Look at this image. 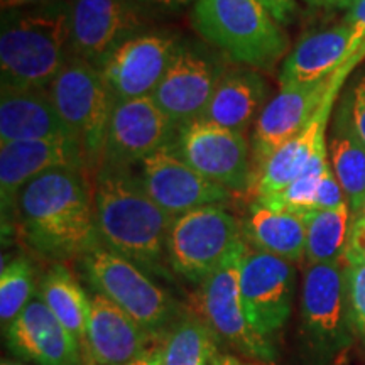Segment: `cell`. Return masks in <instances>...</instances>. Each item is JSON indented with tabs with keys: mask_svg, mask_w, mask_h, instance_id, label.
<instances>
[{
	"mask_svg": "<svg viewBox=\"0 0 365 365\" xmlns=\"http://www.w3.org/2000/svg\"><path fill=\"white\" fill-rule=\"evenodd\" d=\"M86 170L61 168L26 185L16 212L22 235L39 254L51 259L85 255L102 244L95 218L93 185Z\"/></svg>",
	"mask_w": 365,
	"mask_h": 365,
	"instance_id": "obj_1",
	"label": "cell"
},
{
	"mask_svg": "<svg viewBox=\"0 0 365 365\" xmlns=\"http://www.w3.org/2000/svg\"><path fill=\"white\" fill-rule=\"evenodd\" d=\"M95 218L102 245L145 272L168 276V237L175 218L145 193L125 168L102 164L93 182Z\"/></svg>",
	"mask_w": 365,
	"mask_h": 365,
	"instance_id": "obj_2",
	"label": "cell"
},
{
	"mask_svg": "<svg viewBox=\"0 0 365 365\" xmlns=\"http://www.w3.org/2000/svg\"><path fill=\"white\" fill-rule=\"evenodd\" d=\"M71 4L65 0L2 16V88L48 90L71 58Z\"/></svg>",
	"mask_w": 365,
	"mask_h": 365,
	"instance_id": "obj_3",
	"label": "cell"
},
{
	"mask_svg": "<svg viewBox=\"0 0 365 365\" xmlns=\"http://www.w3.org/2000/svg\"><path fill=\"white\" fill-rule=\"evenodd\" d=\"M193 27L232 61L271 70L287 51L281 24L261 0H196Z\"/></svg>",
	"mask_w": 365,
	"mask_h": 365,
	"instance_id": "obj_4",
	"label": "cell"
},
{
	"mask_svg": "<svg viewBox=\"0 0 365 365\" xmlns=\"http://www.w3.org/2000/svg\"><path fill=\"white\" fill-rule=\"evenodd\" d=\"M81 269L95 293L112 301L149 335L164 331L180 317L173 296L143 267L102 244L81 255Z\"/></svg>",
	"mask_w": 365,
	"mask_h": 365,
	"instance_id": "obj_5",
	"label": "cell"
},
{
	"mask_svg": "<svg viewBox=\"0 0 365 365\" xmlns=\"http://www.w3.org/2000/svg\"><path fill=\"white\" fill-rule=\"evenodd\" d=\"M51 102L83 154L86 168L103 164L113 100L97 66L71 56L48 88Z\"/></svg>",
	"mask_w": 365,
	"mask_h": 365,
	"instance_id": "obj_6",
	"label": "cell"
},
{
	"mask_svg": "<svg viewBox=\"0 0 365 365\" xmlns=\"http://www.w3.org/2000/svg\"><path fill=\"white\" fill-rule=\"evenodd\" d=\"M301 328L317 365H328L352 344L344 262L308 264L301 289Z\"/></svg>",
	"mask_w": 365,
	"mask_h": 365,
	"instance_id": "obj_7",
	"label": "cell"
},
{
	"mask_svg": "<svg viewBox=\"0 0 365 365\" xmlns=\"http://www.w3.org/2000/svg\"><path fill=\"white\" fill-rule=\"evenodd\" d=\"M242 240L239 220L220 205L191 210L173 220L168 262L186 281L202 284Z\"/></svg>",
	"mask_w": 365,
	"mask_h": 365,
	"instance_id": "obj_8",
	"label": "cell"
},
{
	"mask_svg": "<svg viewBox=\"0 0 365 365\" xmlns=\"http://www.w3.org/2000/svg\"><path fill=\"white\" fill-rule=\"evenodd\" d=\"M247 242L242 240L223 262L205 279L196 294L200 318L212 328L218 340L234 346L249 359L272 360L274 349L247 323L240 294V271Z\"/></svg>",
	"mask_w": 365,
	"mask_h": 365,
	"instance_id": "obj_9",
	"label": "cell"
},
{
	"mask_svg": "<svg viewBox=\"0 0 365 365\" xmlns=\"http://www.w3.org/2000/svg\"><path fill=\"white\" fill-rule=\"evenodd\" d=\"M171 144L193 170L230 193L252 188V149L245 134L196 118L178 129Z\"/></svg>",
	"mask_w": 365,
	"mask_h": 365,
	"instance_id": "obj_10",
	"label": "cell"
},
{
	"mask_svg": "<svg viewBox=\"0 0 365 365\" xmlns=\"http://www.w3.org/2000/svg\"><path fill=\"white\" fill-rule=\"evenodd\" d=\"M294 289L293 262L262 250H250L247 245L240 271V294L245 318L257 335L267 339L286 325Z\"/></svg>",
	"mask_w": 365,
	"mask_h": 365,
	"instance_id": "obj_11",
	"label": "cell"
},
{
	"mask_svg": "<svg viewBox=\"0 0 365 365\" xmlns=\"http://www.w3.org/2000/svg\"><path fill=\"white\" fill-rule=\"evenodd\" d=\"M225 65L195 44H178L170 66L150 97L178 129L203 115Z\"/></svg>",
	"mask_w": 365,
	"mask_h": 365,
	"instance_id": "obj_12",
	"label": "cell"
},
{
	"mask_svg": "<svg viewBox=\"0 0 365 365\" xmlns=\"http://www.w3.org/2000/svg\"><path fill=\"white\" fill-rule=\"evenodd\" d=\"M139 166L140 175L137 178L144 191L173 218L202 207H223L232 195L193 170L173 144L150 154Z\"/></svg>",
	"mask_w": 365,
	"mask_h": 365,
	"instance_id": "obj_13",
	"label": "cell"
},
{
	"mask_svg": "<svg viewBox=\"0 0 365 365\" xmlns=\"http://www.w3.org/2000/svg\"><path fill=\"white\" fill-rule=\"evenodd\" d=\"M178 127L153 97L115 102L108 124L103 164L129 170L175 140Z\"/></svg>",
	"mask_w": 365,
	"mask_h": 365,
	"instance_id": "obj_14",
	"label": "cell"
},
{
	"mask_svg": "<svg viewBox=\"0 0 365 365\" xmlns=\"http://www.w3.org/2000/svg\"><path fill=\"white\" fill-rule=\"evenodd\" d=\"M171 34L130 36L117 46L98 66L115 102L150 97L163 80L178 49Z\"/></svg>",
	"mask_w": 365,
	"mask_h": 365,
	"instance_id": "obj_15",
	"label": "cell"
},
{
	"mask_svg": "<svg viewBox=\"0 0 365 365\" xmlns=\"http://www.w3.org/2000/svg\"><path fill=\"white\" fill-rule=\"evenodd\" d=\"M335 76L312 85L281 86L279 93L266 103L261 115L255 120L250 140L254 181L274 150L279 149L291 137L299 134L313 120L330 95Z\"/></svg>",
	"mask_w": 365,
	"mask_h": 365,
	"instance_id": "obj_16",
	"label": "cell"
},
{
	"mask_svg": "<svg viewBox=\"0 0 365 365\" xmlns=\"http://www.w3.org/2000/svg\"><path fill=\"white\" fill-rule=\"evenodd\" d=\"M139 26L132 0H73L71 56L98 68Z\"/></svg>",
	"mask_w": 365,
	"mask_h": 365,
	"instance_id": "obj_17",
	"label": "cell"
},
{
	"mask_svg": "<svg viewBox=\"0 0 365 365\" xmlns=\"http://www.w3.org/2000/svg\"><path fill=\"white\" fill-rule=\"evenodd\" d=\"M61 168L88 170L75 140H26L0 144L2 215L16 212L17 198L29 181Z\"/></svg>",
	"mask_w": 365,
	"mask_h": 365,
	"instance_id": "obj_18",
	"label": "cell"
},
{
	"mask_svg": "<svg viewBox=\"0 0 365 365\" xmlns=\"http://www.w3.org/2000/svg\"><path fill=\"white\" fill-rule=\"evenodd\" d=\"M14 355L34 365H81L83 350L41 298H34L7 327Z\"/></svg>",
	"mask_w": 365,
	"mask_h": 365,
	"instance_id": "obj_19",
	"label": "cell"
},
{
	"mask_svg": "<svg viewBox=\"0 0 365 365\" xmlns=\"http://www.w3.org/2000/svg\"><path fill=\"white\" fill-rule=\"evenodd\" d=\"M341 85H344V81L335 76V83H333L330 95L323 102L322 108L313 117V120L299 134L291 137L279 149L274 150L271 158L264 163L262 170L259 171L252 190H250L255 200H264L281 193L296 178L303 175L314 153L327 140V125Z\"/></svg>",
	"mask_w": 365,
	"mask_h": 365,
	"instance_id": "obj_20",
	"label": "cell"
},
{
	"mask_svg": "<svg viewBox=\"0 0 365 365\" xmlns=\"http://www.w3.org/2000/svg\"><path fill=\"white\" fill-rule=\"evenodd\" d=\"M129 314L115 307L105 296H91L88 328H86L85 355L93 365H125L143 355L149 341Z\"/></svg>",
	"mask_w": 365,
	"mask_h": 365,
	"instance_id": "obj_21",
	"label": "cell"
},
{
	"mask_svg": "<svg viewBox=\"0 0 365 365\" xmlns=\"http://www.w3.org/2000/svg\"><path fill=\"white\" fill-rule=\"evenodd\" d=\"M26 140H75L48 90L0 91V144Z\"/></svg>",
	"mask_w": 365,
	"mask_h": 365,
	"instance_id": "obj_22",
	"label": "cell"
},
{
	"mask_svg": "<svg viewBox=\"0 0 365 365\" xmlns=\"http://www.w3.org/2000/svg\"><path fill=\"white\" fill-rule=\"evenodd\" d=\"M352 29L340 24L307 36L282 63L281 86L312 85L335 76L349 61Z\"/></svg>",
	"mask_w": 365,
	"mask_h": 365,
	"instance_id": "obj_23",
	"label": "cell"
},
{
	"mask_svg": "<svg viewBox=\"0 0 365 365\" xmlns=\"http://www.w3.org/2000/svg\"><path fill=\"white\" fill-rule=\"evenodd\" d=\"M266 81L252 68L227 70L200 118L245 134L266 107Z\"/></svg>",
	"mask_w": 365,
	"mask_h": 365,
	"instance_id": "obj_24",
	"label": "cell"
},
{
	"mask_svg": "<svg viewBox=\"0 0 365 365\" xmlns=\"http://www.w3.org/2000/svg\"><path fill=\"white\" fill-rule=\"evenodd\" d=\"M242 235L255 250L272 254L287 262H299L307 257L303 213L274 208L255 200L242 223Z\"/></svg>",
	"mask_w": 365,
	"mask_h": 365,
	"instance_id": "obj_25",
	"label": "cell"
},
{
	"mask_svg": "<svg viewBox=\"0 0 365 365\" xmlns=\"http://www.w3.org/2000/svg\"><path fill=\"white\" fill-rule=\"evenodd\" d=\"M330 144V166L344 190L352 215L357 217L365 207V145L352 125L349 100L340 103L333 120Z\"/></svg>",
	"mask_w": 365,
	"mask_h": 365,
	"instance_id": "obj_26",
	"label": "cell"
},
{
	"mask_svg": "<svg viewBox=\"0 0 365 365\" xmlns=\"http://www.w3.org/2000/svg\"><path fill=\"white\" fill-rule=\"evenodd\" d=\"M39 298L78 341L85 354L91 298L65 266L56 264L41 281Z\"/></svg>",
	"mask_w": 365,
	"mask_h": 365,
	"instance_id": "obj_27",
	"label": "cell"
},
{
	"mask_svg": "<svg viewBox=\"0 0 365 365\" xmlns=\"http://www.w3.org/2000/svg\"><path fill=\"white\" fill-rule=\"evenodd\" d=\"M217 335L196 314L180 317L168 328L161 349L163 365H213L218 357Z\"/></svg>",
	"mask_w": 365,
	"mask_h": 365,
	"instance_id": "obj_28",
	"label": "cell"
},
{
	"mask_svg": "<svg viewBox=\"0 0 365 365\" xmlns=\"http://www.w3.org/2000/svg\"><path fill=\"white\" fill-rule=\"evenodd\" d=\"M303 217L307 225L308 264L341 261L354 220L349 203L331 210H313L303 213Z\"/></svg>",
	"mask_w": 365,
	"mask_h": 365,
	"instance_id": "obj_29",
	"label": "cell"
},
{
	"mask_svg": "<svg viewBox=\"0 0 365 365\" xmlns=\"http://www.w3.org/2000/svg\"><path fill=\"white\" fill-rule=\"evenodd\" d=\"M33 296V267L26 257L4 264L0 272V319L9 327Z\"/></svg>",
	"mask_w": 365,
	"mask_h": 365,
	"instance_id": "obj_30",
	"label": "cell"
},
{
	"mask_svg": "<svg viewBox=\"0 0 365 365\" xmlns=\"http://www.w3.org/2000/svg\"><path fill=\"white\" fill-rule=\"evenodd\" d=\"M344 266L350 318L355 333L365 339V266L362 264H344Z\"/></svg>",
	"mask_w": 365,
	"mask_h": 365,
	"instance_id": "obj_31",
	"label": "cell"
},
{
	"mask_svg": "<svg viewBox=\"0 0 365 365\" xmlns=\"http://www.w3.org/2000/svg\"><path fill=\"white\" fill-rule=\"evenodd\" d=\"M346 203L345 193L341 190L339 180H336L335 173H333L331 166L325 171V175L319 182L317 203H314V210H331L339 208L341 205Z\"/></svg>",
	"mask_w": 365,
	"mask_h": 365,
	"instance_id": "obj_32",
	"label": "cell"
},
{
	"mask_svg": "<svg viewBox=\"0 0 365 365\" xmlns=\"http://www.w3.org/2000/svg\"><path fill=\"white\" fill-rule=\"evenodd\" d=\"M346 100H349V110L354 129L365 145V73L357 80V83L354 85Z\"/></svg>",
	"mask_w": 365,
	"mask_h": 365,
	"instance_id": "obj_33",
	"label": "cell"
},
{
	"mask_svg": "<svg viewBox=\"0 0 365 365\" xmlns=\"http://www.w3.org/2000/svg\"><path fill=\"white\" fill-rule=\"evenodd\" d=\"M345 24L350 26L352 29V39H350L349 48V61L352 59L362 44L365 43V0H360L357 6L350 9L349 16H346ZM346 61V63H349Z\"/></svg>",
	"mask_w": 365,
	"mask_h": 365,
	"instance_id": "obj_34",
	"label": "cell"
},
{
	"mask_svg": "<svg viewBox=\"0 0 365 365\" xmlns=\"http://www.w3.org/2000/svg\"><path fill=\"white\" fill-rule=\"evenodd\" d=\"M261 4L279 24H287L296 9V0H261Z\"/></svg>",
	"mask_w": 365,
	"mask_h": 365,
	"instance_id": "obj_35",
	"label": "cell"
},
{
	"mask_svg": "<svg viewBox=\"0 0 365 365\" xmlns=\"http://www.w3.org/2000/svg\"><path fill=\"white\" fill-rule=\"evenodd\" d=\"M125 365H163V355H161V349H150L145 350L143 355L130 360L129 364Z\"/></svg>",
	"mask_w": 365,
	"mask_h": 365,
	"instance_id": "obj_36",
	"label": "cell"
},
{
	"mask_svg": "<svg viewBox=\"0 0 365 365\" xmlns=\"http://www.w3.org/2000/svg\"><path fill=\"white\" fill-rule=\"evenodd\" d=\"M309 6L323 9H352L357 6L360 0H304Z\"/></svg>",
	"mask_w": 365,
	"mask_h": 365,
	"instance_id": "obj_37",
	"label": "cell"
},
{
	"mask_svg": "<svg viewBox=\"0 0 365 365\" xmlns=\"http://www.w3.org/2000/svg\"><path fill=\"white\" fill-rule=\"evenodd\" d=\"M58 2V0H0V6L2 11H12V9H24V7H33V6H43V4H51Z\"/></svg>",
	"mask_w": 365,
	"mask_h": 365,
	"instance_id": "obj_38",
	"label": "cell"
},
{
	"mask_svg": "<svg viewBox=\"0 0 365 365\" xmlns=\"http://www.w3.org/2000/svg\"><path fill=\"white\" fill-rule=\"evenodd\" d=\"M364 58H365V43L362 44V48H360V49H359V51H357V54H355V56H354L352 59H350V61H349V63H346V65H345L344 68H341V70L339 71V75L341 76V78H346V75H349V73L354 70V66H355V65H357V63H359V61H362V59H364Z\"/></svg>",
	"mask_w": 365,
	"mask_h": 365,
	"instance_id": "obj_39",
	"label": "cell"
},
{
	"mask_svg": "<svg viewBox=\"0 0 365 365\" xmlns=\"http://www.w3.org/2000/svg\"><path fill=\"white\" fill-rule=\"evenodd\" d=\"M213 365H257V364L245 362V360H240L239 357H234V355L220 354L215 359V362H213Z\"/></svg>",
	"mask_w": 365,
	"mask_h": 365,
	"instance_id": "obj_40",
	"label": "cell"
},
{
	"mask_svg": "<svg viewBox=\"0 0 365 365\" xmlns=\"http://www.w3.org/2000/svg\"><path fill=\"white\" fill-rule=\"evenodd\" d=\"M137 2L153 4V6H163V7H180V6H186V4L193 2V0H137Z\"/></svg>",
	"mask_w": 365,
	"mask_h": 365,
	"instance_id": "obj_41",
	"label": "cell"
},
{
	"mask_svg": "<svg viewBox=\"0 0 365 365\" xmlns=\"http://www.w3.org/2000/svg\"><path fill=\"white\" fill-rule=\"evenodd\" d=\"M355 264H362V266H365V252L360 255V257L357 259V262H355Z\"/></svg>",
	"mask_w": 365,
	"mask_h": 365,
	"instance_id": "obj_42",
	"label": "cell"
},
{
	"mask_svg": "<svg viewBox=\"0 0 365 365\" xmlns=\"http://www.w3.org/2000/svg\"><path fill=\"white\" fill-rule=\"evenodd\" d=\"M2 365H24V364H14V362H7V360H4Z\"/></svg>",
	"mask_w": 365,
	"mask_h": 365,
	"instance_id": "obj_43",
	"label": "cell"
},
{
	"mask_svg": "<svg viewBox=\"0 0 365 365\" xmlns=\"http://www.w3.org/2000/svg\"><path fill=\"white\" fill-rule=\"evenodd\" d=\"M357 217H362L364 220H365V207H364V210H362V213H360V215H357Z\"/></svg>",
	"mask_w": 365,
	"mask_h": 365,
	"instance_id": "obj_44",
	"label": "cell"
}]
</instances>
